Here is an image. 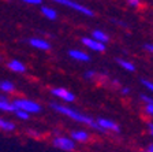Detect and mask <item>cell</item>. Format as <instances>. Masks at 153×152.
<instances>
[{"mask_svg": "<svg viewBox=\"0 0 153 152\" xmlns=\"http://www.w3.org/2000/svg\"><path fill=\"white\" fill-rule=\"evenodd\" d=\"M14 117H15L18 121H23V122H25V121L30 119L32 115L27 114V112H25V111H22V110H15L14 111Z\"/></svg>", "mask_w": 153, "mask_h": 152, "instance_id": "d6986e66", "label": "cell"}, {"mask_svg": "<svg viewBox=\"0 0 153 152\" xmlns=\"http://www.w3.org/2000/svg\"><path fill=\"white\" fill-rule=\"evenodd\" d=\"M27 136L33 137V139H40V137H41V133H38V130L29 129V130H27Z\"/></svg>", "mask_w": 153, "mask_h": 152, "instance_id": "cb8c5ba5", "label": "cell"}, {"mask_svg": "<svg viewBox=\"0 0 153 152\" xmlns=\"http://www.w3.org/2000/svg\"><path fill=\"white\" fill-rule=\"evenodd\" d=\"M90 36H92L94 40L102 43V44H108L109 40H111V36L105 32V30H101V29H94V30H92Z\"/></svg>", "mask_w": 153, "mask_h": 152, "instance_id": "e0dca14e", "label": "cell"}, {"mask_svg": "<svg viewBox=\"0 0 153 152\" xmlns=\"http://www.w3.org/2000/svg\"><path fill=\"white\" fill-rule=\"evenodd\" d=\"M97 70H93V69H89L86 70L85 73H83V78L88 79V81H96V77H97Z\"/></svg>", "mask_w": 153, "mask_h": 152, "instance_id": "ffe728a7", "label": "cell"}, {"mask_svg": "<svg viewBox=\"0 0 153 152\" xmlns=\"http://www.w3.org/2000/svg\"><path fill=\"white\" fill-rule=\"evenodd\" d=\"M141 84H142V86L146 89L148 92L153 93V81H150V79H148V78H142L141 79Z\"/></svg>", "mask_w": 153, "mask_h": 152, "instance_id": "7402d4cb", "label": "cell"}, {"mask_svg": "<svg viewBox=\"0 0 153 152\" xmlns=\"http://www.w3.org/2000/svg\"><path fill=\"white\" fill-rule=\"evenodd\" d=\"M146 129L148 132H149V134L153 137V122H148L146 124Z\"/></svg>", "mask_w": 153, "mask_h": 152, "instance_id": "83f0119b", "label": "cell"}, {"mask_svg": "<svg viewBox=\"0 0 153 152\" xmlns=\"http://www.w3.org/2000/svg\"><path fill=\"white\" fill-rule=\"evenodd\" d=\"M0 60H1V56H0Z\"/></svg>", "mask_w": 153, "mask_h": 152, "instance_id": "f546056e", "label": "cell"}, {"mask_svg": "<svg viewBox=\"0 0 153 152\" xmlns=\"http://www.w3.org/2000/svg\"><path fill=\"white\" fill-rule=\"evenodd\" d=\"M16 92V85L10 79H0V93L3 95H14Z\"/></svg>", "mask_w": 153, "mask_h": 152, "instance_id": "9a60e30c", "label": "cell"}, {"mask_svg": "<svg viewBox=\"0 0 153 152\" xmlns=\"http://www.w3.org/2000/svg\"><path fill=\"white\" fill-rule=\"evenodd\" d=\"M27 44L30 45L32 48L37 51H42V52H48V51L52 49V44L49 40L44 37H38V36H33V37H29L27 40Z\"/></svg>", "mask_w": 153, "mask_h": 152, "instance_id": "ba28073f", "label": "cell"}, {"mask_svg": "<svg viewBox=\"0 0 153 152\" xmlns=\"http://www.w3.org/2000/svg\"><path fill=\"white\" fill-rule=\"evenodd\" d=\"M14 107L15 110H22L25 112L30 115L34 114H40L42 111V106L41 103H38L37 100H33L30 97H23V96H16V97L13 99Z\"/></svg>", "mask_w": 153, "mask_h": 152, "instance_id": "7a4b0ae2", "label": "cell"}, {"mask_svg": "<svg viewBox=\"0 0 153 152\" xmlns=\"http://www.w3.org/2000/svg\"><path fill=\"white\" fill-rule=\"evenodd\" d=\"M52 147H55L56 149H60L63 152H75L76 149V143L71 139L70 136H64V134L56 133L51 139Z\"/></svg>", "mask_w": 153, "mask_h": 152, "instance_id": "277c9868", "label": "cell"}, {"mask_svg": "<svg viewBox=\"0 0 153 152\" xmlns=\"http://www.w3.org/2000/svg\"><path fill=\"white\" fill-rule=\"evenodd\" d=\"M49 107H51V110H53L55 112L68 118V119L75 122V124H79V125H83V126H86V127H90V129H93V130H97L96 118L85 114V112L79 111L78 108H74L68 104L59 103V101H51V103H49Z\"/></svg>", "mask_w": 153, "mask_h": 152, "instance_id": "6da1fadb", "label": "cell"}, {"mask_svg": "<svg viewBox=\"0 0 153 152\" xmlns=\"http://www.w3.org/2000/svg\"><path fill=\"white\" fill-rule=\"evenodd\" d=\"M51 1L59 4V6H62V7H66V8L73 10L74 13H78V14H81V15L89 16V18H92V16L96 15V13L90 8V7L79 3L78 0H51Z\"/></svg>", "mask_w": 153, "mask_h": 152, "instance_id": "3957f363", "label": "cell"}, {"mask_svg": "<svg viewBox=\"0 0 153 152\" xmlns=\"http://www.w3.org/2000/svg\"><path fill=\"white\" fill-rule=\"evenodd\" d=\"M68 136H70L76 144H88L90 140H92V134L86 129H73Z\"/></svg>", "mask_w": 153, "mask_h": 152, "instance_id": "9c48e42d", "label": "cell"}, {"mask_svg": "<svg viewBox=\"0 0 153 152\" xmlns=\"http://www.w3.org/2000/svg\"><path fill=\"white\" fill-rule=\"evenodd\" d=\"M67 55H68V56H70L73 60L79 62V63H89L90 60H92L90 55L88 54L86 51L79 49V48H71V49H68Z\"/></svg>", "mask_w": 153, "mask_h": 152, "instance_id": "30bf717a", "label": "cell"}, {"mask_svg": "<svg viewBox=\"0 0 153 152\" xmlns=\"http://www.w3.org/2000/svg\"><path fill=\"white\" fill-rule=\"evenodd\" d=\"M40 11H41V15L44 16L45 19H48V21H56V19L59 18V14H57L56 8H53V7H51V6H44V4H42Z\"/></svg>", "mask_w": 153, "mask_h": 152, "instance_id": "2e32d148", "label": "cell"}, {"mask_svg": "<svg viewBox=\"0 0 153 152\" xmlns=\"http://www.w3.org/2000/svg\"><path fill=\"white\" fill-rule=\"evenodd\" d=\"M15 130H16V124L14 121L0 115V132H4V133H14Z\"/></svg>", "mask_w": 153, "mask_h": 152, "instance_id": "5bb4252c", "label": "cell"}, {"mask_svg": "<svg viewBox=\"0 0 153 152\" xmlns=\"http://www.w3.org/2000/svg\"><path fill=\"white\" fill-rule=\"evenodd\" d=\"M143 49L149 52L150 55H153V43H146V44L143 45Z\"/></svg>", "mask_w": 153, "mask_h": 152, "instance_id": "484cf974", "label": "cell"}, {"mask_svg": "<svg viewBox=\"0 0 153 152\" xmlns=\"http://www.w3.org/2000/svg\"><path fill=\"white\" fill-rule=\"evenodd\" d=\"M140 100L142 101V104H143V112L150 119H153V97L149 95H141Z\"/></svg>", "mask_w": 153, "mask_h": 152, "instance_id": "4fadbf2b", "label": "cell"}, {"mask_svg": "<svg viewBox=\"0 0 153 152\" xmlns=\"http://www.w3.org/2000/svg\"><path fill=\"white\" fill-rule=\"evenodd\" d=\"M111 22L115 23V25H118V26H122V28H127V23H124V21H122V19L111 18Z\"/></svg>", "mask_w": 153, "mask_h": 152, "instance_id": "d4e9b609", "label": "cell"}, {"mask_svg": "<svg viewBox=\"0 0 153 152\" xmlns=\"http://www.w3.org/2000/svg\"><path fill=\"white\" fill-rule=\"evenodd\" d=\"M120 93L123 96H128L131 93V89L128 86H120Z\"/></svg>", "mask_w": 153, "mask_h": 152, "instance_id": "4316f807", "label": "cell"}, {"mask_svg": "<svg viewBox=\"0 0 153 152\" xmlns=\"http://www.w3.org/2000/svg\"><path fill=\"white\" fill-rule=\"evenodd\" d=\"M81 44L85 48H88L92 52H97V54H104L107 51V44H102V43L97 41L92 36H83L81 37Z\"/></svg>", "mask_w": 153, "mask_h": 152, "instance_id": "52a82bcc", "label": "cell"}, {"mask_svg": "<svg viewBox=\"0 0 153 152\" xmlns=\"http://www.w3.org/2000/svg\"><path fill=\"white\" fill-rule=\"evenodd\" d=\"M49 93L52 95V97L59 100V103H64V104H71L74 103L76 99L75 93L73 91H70L66 86H52Z\"/></svg>", "mask_w": 153, "mask_h": 152, "instance_id": "8992f818", "label": "cell"}, {"mask_svg": "<svg viewBox=\"0 0 153 152\" xmlns=\"http://www.w3.org/2000/svg\"><path fill=\"white\" fill-rule=\"evenodd\" d=\"M96 125H97V130L100 133H114L119 134L122 132L120 125L116 121L111 119V118H105V117H99L96 118Z\"/></svg>", "mask_w": 153, "mask_h": 152, "instance_id": "5b68a950", "label": "cell"}, {"mask_svg": "<svg viewBox=\"0 0 153 152\" xmlns=\"http://www.w3.org/2000/svg\"><path fill=\"white\" fill-rule=\"evenodd\" d=\"M115 62H116V64H118L120 69H123L124 71H128V73H134L135 71V64L131 62V60L128 59H124V58H116L115 59Z\"/></svg>", "mask_w": 153, "mask_h": 152, "instance_id": "ac0fdd59", "label": "cell"}, {"mask_svg": "<svg viewBox=\"0 0 153 152\" xmlns=\"http://www.w3.org/2000/svg\"><path fill=\"white\" fill-rule=\"evenodd\" d=\"M14 111H15V107H14L13 100L7 95L0 93V112H3V114H14Z\"/></svg>", "mask_w": 153, "mask_h": 152, "instance_id": "7c38bea8", "label": "cell"}, {"mask_svg": "<svg viewBox=\"0 0 153 152\" xmlns=\"http://www.w3.org/2000/svg\"><path fill=\"white\" fill-rule=\"evenodd\" d=\"M126 3H127L128 7H131V8H134V10H140V8H142V6H143L142 0H126Z\"/></svg>", "mask_w": 153, "mask_h": 152, "instance_id": "44dd1931", "label": "cell"}, {"mask_svg": "<svg viewBox=\"0 0 153 152\" xmlns=\"http://www.w3.org/2000/svg\"><path fill=\"white\" fill-rule=\"evenodd\" d=\"M16 1L29 4V6H42V1H44V0H16Z\"/></svg>", "mask_w": 153, "mask_h": 152, "instance_id": "603a6c76", "label": "cell"}, {"mask_svg": "<svg viewBox=\"0 0 153 152\" xmlns=\"http://www.w3.org/2000/svg\"><path fill=\"white\" fill-rule=\"evenodd\" d=\"M6 66L10 71H13V73H15V74H25L26 71H27V66H26L25 62L16 59V58L10 59L6 63Z\"/></svg>", "mask_w": 153, "mask_h": 152, "instance_id": "8fae6325", "label": "cell"}, {"mask_svg": "<svg viewBox=\"0 0 153 152\" xmlns=\"http://www.w3.org/2000/svg\"><path fill=\"white\" fill-rule=\"evenodd\" d=\"M142 152H153V143L149 144V145L145 148V151H142Z\"/></svg>", "mask_w": 153, "mask_h": 152, "instance_id": "f1b7e54d", "label": "cell"}]
</instances>
